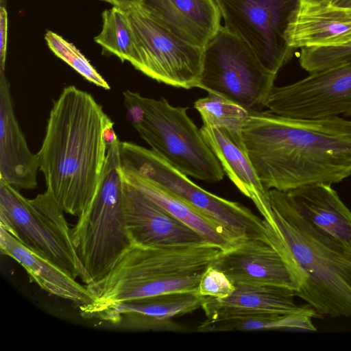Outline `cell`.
Segmentation results:
<instances>
[{"label": "cell", "instance_id": "cell-1", "mask_svg": "<svg viewBox=\"0 0 351 351\" xmlns=\"http://www.w3.org/2000/svg\"><path fill=\"white\" fill-rule=\"evenodd\" d=\"M242 136L268 190L288 192L310 184L332 185L351 176V120L251 112Z\"/></svg>", "mask_w": 351, "mask_h": 351}, {"label": "cell", "instance_id": "cell-2", "mask_svg": "<svg viewBox=\"0 0 351 351\" xmlns=\"http://www.w3.org/2000/svg\"><path fill=\"white\" fill-rule=\"evenodd\" d=\"M112 123L93 96L75 86L53 101L36 155L46 189L64 213L79 217L92 201L107 157L105 130Z\"/></svg>", "mask_w": 351, "mask_h": 351}, {"label": "cell", "instance_id": "cell-3", "mask_svg": "<svg viewBox=\"0 0 351 351\" xmlns=\"http://www.w3.org/2000/svg\"><path fill=\"white\" fill-rule=\"evenodd\" d=\"M221 250L209 243L180 247L132 244L100 281L87 286L93 300L79 306L85 317H97L115 304L146 297L196 291L202 276Z\"/></svg>", "mask_w": 351, "mask_h": 351}, {"label": "cell", "instance_id": "cell-4", "mask_svg": "<svg viewBox=\"0 0 351 351\" xmlns=\"http://www.w3.org/2000/svg\"><path fill=\"white\" fill-rule=\"evenodd\" d=\"M271 219L306 276L295 293L319 315L351 317V248L317 229L297 210L287 192L269 190Z\"/></svg>", "mask_w": 351, "mask_h": 351}, {"label": "cell", "instance_id": "cell-5", "mask_svg": "<svg viewBox=\"0 0 351 351\" xmlns=\"http://www.w3.org/2000/svg\"><path fill=\"white\" fill-rule=\"evenodd\" d=\"M123 95L126 121L151 149L189 177L209 183L223 179L222 167L188 115V108L129 90Z\"/></svg>", "mask_w": 351, "mask_h": 351}, {"label": "cell", "instance_id": "cell-6", "mask_svg": "<svg viewBox=\"0 0 351 351\" xmlns=\"http://www.w3.org/2000/svg\"><path fill=\"white\" fill-rule=\"evenodd\" d=\"M120 141L108 143L106 163L95 194L72 228L77 255L90 286L109 272L132 245L123 210Z\"/></svg>", "mask_w": 351, "mask_h": 351}, {"label": "cell", "instance_id": "cell-7", "mask_svg": "<svg viewBox=\"0 0 351 351\" xmlns=\"http://www.w3.org/2000/svg\"><path fill=\"white\" fill-rule=\"evenodd\" d=\"M53 195L45 190L33 199L0 179V226L29 249L87 286L88 275L73 244L72 228Z\"/></svg>", "mask_w": 351, "mask_h": 351}, {"label": "cell", "instance_id": "cell-8", "mask_svg": "<svg viewBox=\"0 0 351 351\" xmlns=\"http://www.w3.org/2000/svg\"><path fill=\"white\" fill-rule=\"evenodd\" d=\"M121 164L155 181L217 223L235 241L259 239L269 241L267 224L239 202L213 194L151 149L133 142L120 141Z\"/></svg>", "mask_w": 351, "mask_h": 351}, {"label": "cell", "instance_id": "cell-9", "mask_svg": "<svg viewBox=\"0 0 351 351\" xmlns=\"http://www.w3.org/2000/svg\"><path fill=\"white\" fill-rule=\"evenodd\" d=\"M276 75L243 40L221 26L204 47L197 88L230 99L250 112L261 111Z\"/></svg>", "mask_w": 351, "mask_h": 351}, {"label": "cell", "instance_id": "cell-10", "mask_svg": "<svg viewBox=\"0 0 351 351\" xmlns=\"http://www.w3.org/2000/svg\"><path fill=\"white\" fill-rule=\"evenodd\" d=\"M215 1L223 27L243 40L263 65L277 75L293 53L285 33L300 0Z\"/></svg>", "mask_w": 351, "mask_h": 351}, {"label": "cell", "instance_id": "cell-11", "mask_svg": "<svg viewBox=\"0 0 351 351\" xmlns=\"http://www.w3.org/2000/svg\"><path fill=\"white\" fill-rule=\"evenodd\" d=\"M140 60L138 71L176 88H197L204 48L192 45L154 21L137 7L127 10Z\"/></svg>", "mask_w": 351, "mask_h": 351}, {"label": "cell", "instance_id": "cell-12", "mask_svg": "<svg viewBox=\"0 0 351 351\" xmlns=\"http://www.w3.org/2000/svg\"><path fill=\"white\" fill-rule=\"evenodd\" d=\"M266 108L293 118L351 116V58L293 84L274 86Z\"/></svg>", "mask_w": 351, "mask_h": 351}, {"label": "cell", "instance_id": "cell-13", "mask_svg": "<svg viewBox=\"0 0 351 351\" xmlns=\"http://www.w3.org/2000/svg\"><path fill=\"white\" fill-rule=\"evenodd\" d=\"M270 226V240L245 239L221 250L212 265L236 284L266 285L298 291L306 276L282 238Z\"/></svg>", "mask_w": 351, "mask_h": 351}, {"label": "cell", "instance_id": "cell-14", "mask_svg": "<svg viewBox=\"0 0 351 351\" xmlns=\"http://www.w3.org/2000/svg\"><path fill=\"white\" fill-rule=\"evenodd\" d=\"M123 182L124 215L132 244L166 247L208 243L162 207Z\"/></svg>", "mask_w": 351, "mask_h": 351}, {"label": "cell", "instance_id": "cell-15", "mask_svg": "<svg viewBox=\"0 0 351 351\" xmlns=\"http://www.w3.org/2000/svg\"><path fill=\"white\" fill-rule=\"evenodd\" d=\"M136 7L182 40L203 48L221 27L215 0H139Z\"/></svg>", "mask_w": 351, "mask_h": 351}, {"label": "cell", "instance_id": "cell-16", "mask_svg": "<svg viewBox=\"0 0 351 351\" xmlns=\"http://www.w3.org/2000/svg\"><path fill=\"white\" fill-rule=\"evenodd\" d=\"M39 165L16 119L10 85L0 71V179L17 189L37 187Z\"/></svg>", "mask_w": 351, "mask_h": 351}, {"label": "cell", "instance_id": "cell-17", "mask_svg": "<svg viewBox=\"0 0 351 351\" xmlns=\"http://www.w3.org/2000/svg\"><path fill=\"white\" fill-rule=\"evenodd\" d=\"M200 131L220 162L224 173L236 187L250 198L263 216L271 218L269 190L259 179L245 147L242 132L203 125Z\"/></svg>", "mask_w": 351, "mask_h": 351}, {"label": "cell", "instance_id": "cell-18", "mask_svg": "<svg viewBox=\"0 0 351 351\" xmlns=\"http://www.w3.org/2000/svg\"><path fill=\"white\" fill-rule=\"evenodd\" d=\"M295 291L282 287L236 284L223 298L204 297L201 307L207 318L251 315H295L316 311L294 301Z\"/></svg>", "mask_w": 351, "mask_h": 351}, {"label": "cell", "instance_id": "cell-19", "mask_svg": "<svg viewBox=\"0 0 351 351\" xmlns=\"http://www.w3.org/2000/svg\"><path fill=\"white\" fill-rule=\"evenodd\" d=\"M285 39L293 49L346 45L351 42V13L347 8L300 2L289 21Z\"/></svg>", "mask_w": 351, "mask_h": 351}, {"label": "cell", "instance_id": "cell-20", "mask_svg": "<svg viewBox=\"0 0 351 351\" xmlns=\"http://www.w3.org/2000/svg\"><path fill=\"white\" fill-rule=\"evenodd\" d=\"M0 248L19 263L30 279L49 293L69 300L79 306L93 300L86 285L79 283L66 271L14 238L0 228Z\"/></svg>", "mask_w": 351, "mask_h": 351}, {"label": "cell", "instance_id": "cell-21", "mask_svg": "<svg viewBox=\"0 0 351 351\" xmlns=\"http://www.w3.org/2000/svg\"><path fill=\"white\" fill-rule=\"evenodd\" d=\"M287 193L303 217L322 232L351 248V211L331 185H306Z\"/></svg>", "mask_w": 351, "mask_h": 351}, {"label": "cell", "instance_id": "cell-22", "mask_svg": "<svg viewBox=\"0 0 351 351\" xmlns=\"http://www.w3.org/2000/svg\"><path fill=\"white\" fill-rule=\"evenodd\" d=\"M120 172L126 183L197 232L208 243L221 250L229 249L237 243L217 223L155 181L121 164Z\"/></svg>", "mask_w": 351, "mask_h": 351}, {"label": "cell", "instance_id": "cell-23", "mask_svg": "<svg viewBox=\"0 0 351 351\" xmlns=\"http://www.w3.org/2000/svg\"><path fill=\"white\" fill-rule=\"evenodd\" d=\"M204 298L196 291L146 297L112 306L97 318L116 323L129 317L144 327L173 330V319L201 307Z\"/></svg>", "mask_w": 351, "mask_h": 351}, {"label": "cell", "instance_id": "cell-24", "mask_svg": "<svg viewBox=\"0 0 351 351\" xmlns=\"http://www.w3.org/2000/svg\"><path fill=\"white\" fill-rule=\"evenodd\" d=\"M319 317L317 311L295 315H251L207 318L196 328L197 332L252 331L294 329L315 331L313 319Z\"/></svg>", "mask_w": 351, "mask_h": 351}, {"label": "cell", "instance_id": "cell-25", "mask_svg": "<svg viewBox=\"0 0 351 351\" xmlns=\"http://www.w3.org/2000/svg\"><path fill=\"white\" fill-rule=\"evenodd\" d=\"M102 29L94 38L104 51L128 61L136 69L140 65L134 32L127 10L112 6L102 12Z\"/></svg>", "mask_w": 351, "mask_h": 351}, {"label": "cell", "instance_id": "cell-26", "mask_svg": "<svg viewBox=\"0 0 351 351\" xmlns=\"http://www.w3.org/2000/svg\"><path fill=\"white\" fill-rule=\"evenodd\" d=\"M194 108L199 112L203 125L237 132H242L250 115V112L239 104L213 93L197 99Z\"/></svg>", "mask_w": 351, "mask_h": 351}, {"label": "cell", "instance_id": "cell-27", "mask_svg": "<svg viewBox=\"0 0 351 351\" xmlns=\"http://www.w3.org/2000/svg\"><path fill=\"white\" fill-rule=\"evenodd\" d=\"M45 38L54 54L71 66L85 80L106 90L110 88L108 82L73 44L51 31L47 32Z\"/></svg>", "mask_w": 351, "mask_h": 351}, {"label": "cell", "instance_id": "cell-28", "mask_svg": "<svg viewBox=\"0 0 351 351\" xmlns=\"http://www.w3.org/2000/svg\"><path fill=\"white\" fill-rule=\"evenodd\" d=\"M351 58V42L341 46L301 48L300 66L309 73L323 70Z\"/></svg>", "mask_w": 351, "mask_h": 351}, {"label": "cell", "instance_id": "cell-29", "mask_svg": "<svg viewBox=\"0 0 351 351\" xmlns=\"http://www.w3.org/2000/svg\"><path fill=\"white\" fill-rule=\"evenodd\" d=\"M234 289V285L221 271L212 265L204 271L199 280L197 293L202 297L223 298Z\"/></svg>", "mask_w": 351, "mask_h": 351}, {"label": "cell", "instance_id": "cell-30", "mask_svg": "<svg viewBox=\"0 0 351 351\" xmlns=\"http://www.w3.org/2000/svg\"><path fill=\"white\" fill-rule=\"evenodd\" d=\"M8 38V13L5 7L0 8V71H5Z\"/></svg>", "mask_w": 351, "mask_h": 351}, {"label": "cell", "instance_id": "cell-31", "mask_svg": "<svg viewBox=\"0 0 351 351\" xmlns=\"http://www.w3.org/2000/svg\"><path fill=\"white\" fill-rule=\"evenodd\" d=\"M112 5L127 10L131 8L136 7L139 0H101Z\"/></svg>", "mask_w": 351, "mask_h": 351}, {"label": "cell", "instance_id": "cell-32", "mask_svg": "<svg viewBox=\"0 0 351 351\" xmlns=\"http://www.w3.org/2000/svg\"><path fill=\"white\" fill-rule=\"evenodd\" d=\"M330 5L336 8H351V0H330Z\"/></svg>", "mask_w": 351, "mask_h": 351}, {"label": "cell", "instance_id": "cell-33", "mask_svg": "<svg viewBox=\"0 0 351 351\" xmlns=\"http://www.w3.org/2000/svg\"><path fill=\"white\" fill-rule=\"evenodd\" d=\"M330 0H300V3L314 6H328Z\"/></svg>", "mask_w": 351, "mask_h": 351}, {"label": "cell", "instance_id": "cell-34", "mask_svg": "<svg viewBox=\"0 0 351 351\" xmlns=\"http://www.w3.org/2000/svg\"><path fill=\"white\" fill-rule=\"evenodd\" d=\"M7 0H1V6L5 7Z\"/></svg>", "mask_w": 351, "mask_h": 351}]
</instances>
